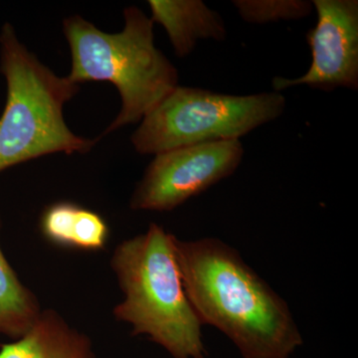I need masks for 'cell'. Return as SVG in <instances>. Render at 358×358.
I'll use <instances>...</instances> for the list:
<instances>
[{"label": "cell", "instance_id": "obj_1", "mask_svg": "<svg viewBox=\"0 0 358 358\" xmlns=\"http://www.w3.org/2000/svg\"><path fill=\"white\" fill-rule=\"evenodd\" d=\"M174 251L188 300L202 324L216 327L243 358H289L303 345L286 301L236 250L217 238L182 241Z\"/></svg>", "mask_w": 358, "mask_h": 358}, {"label": "cell", "instance_id": "obj_2", "mask_svg": "<svg viewBox=\"0 0 358 358\" xmlns=\"http://www.w3.org/2000/svg\"><path fill=\"white\" fill-rule=\"evenodd\" d=\"M174 238L152 223L117 245L110 266L124 299L113 313L133 336H147L173 358H205L203 324L186 294Z\"/></svg>", "mask_w": 358, "mask_h": 358}, {"label": "cell", "instance_id": "obj_3", "mask_svg": "<svg viewBox=\"0 0 358 358\" xmlns=\"http://www.w3.org/2000/svg\"><path fill=\"white\" fill-rule=\"evenodd\" d=\"M124 16V29L114 34L78 15L63 22L72 55L68 77L78 85L110 82L121 95V110L105 134L141 121L179 85L178 70L155 47L152 20L136 6Z\"/></svg>", "mask_w": 358, "mask_h": 358}, {"label": "cell", "instance_id": "obj_4", "mask_svg": "<svg viewBox=\"0 0 358 358\" xmlns=\"http://www.w3.org/2000/svg\"><path fill=\"white\" fill-rule=\"evenodd\" d=\"M0 64L7 84L0 117V173L44 155L86 154L94 147L96 141L76 136L63 115L79 85L42 64L9 23L0 34Z\"/></svg>", "mask_w": 358, "mask_h": 358}, {"label": "cell", "instance_id": "obj_5", "mask_svg": "<svg viewBox=\"0 0 358 358\" xmlns=\"http://www.w3.org/2000/svg\"><path fill=\"white\" fill-rule=\"evenodd\" d=\"M286 109L280 92L235 96L178 86L143 120L131 136L136 152L159 155L176 148L240 140L275 121Z\"/></svg>", "mask_w": 358, "mask_h": 358}, {"label": "cell", "instance_id": "obj_6", "mask_svg": "<svg viewBox=\"0 0 358 358\" xmlns=\"http://www.w3.org/2000/svg\"><path fill=\"white\" fill-rule=\"evenodd\" d=\"M240 140L216 141L155 155L131 196L134 210L173 211L236 171Z\"/></svg>", "mask_w": 358, "mask_h": 358}, {"label": "cell", "instance_id": "obj_7", "mask_svg": "<svg viewBox=\"0 0 358 358\" xmlns=\"http://www.w3.org/2000/svg\"><path fill=\"white\" fill-rule=\"evenodd\" d=\"M317 24L306 39L312 51V64L305 75L294 79L274 77L275 92L307 85L333 91L343 87L358 89V1L315 0Z\"/></svg>", "mask_w": 358, "mask_h": 358}, {"label": "cell", "instance_id": "obj_8", "mask_svg": "<svg viewBox=\"0 0 358 358\" xmlns=\"http://www.w3.org/2000/svg\"><path fill=\"white\" fill-rule=\"evenodd\" d=\"M0 358H98L89 336L54 310H43L31 329L0 345Z\"/></svg>", "mask_w": 358, "mask_h": 358}, {"label": "cell", "instance_id": "obj_9", "mask_svg": "<svg viewBox=\"0 0 358 358\" xmlns=\"http://www.w3.org/2000/svg\"><path fill=\"white\" fill-rule=\"evenodd\" d=\"M152 22L164 26L178 57L189 55L200 40L223 41L225 24L220 14L200 0H150Z\"/></svg>", "mask_w": 358, "mask_h": 358}, {"label": "cell", "instance_id": "obj_10", "mask_svg": "<svg viewBox=\"0 0 358 358\" xmlns=\"http://www.w3.org/2000/svg\"><path fill=\"white\" fill-rule=\"evenodd\" d=\"M40 231L51 244L88 252L105 249L110 238L109 225L100 214L68 201L45 209Z\"/></svg>", "mask_w": 358, "mask_h": 358}, {"label": "cell", "instance_id": "obj_11", "mask_svg": "<svg viewBox=\"0 0 358 358\" xmlns=\"http://www.w3.org/2000/svg\"><path fill=\"white\" fill-rule=\"evenodd\" d=\"M42 310L38 299L20 281L0 247V334L13 341L20 338Z\"/></svg>", "mask_w": 358, "mask_h": 358}, {"label": "cell", "instance_id": "obj_12", "mask_svg": "<svg viewBox=\"0 0 358 358\" xmlns=\"http://www.w3.org/2000/svg\"><path fill=\"white\" fill-rule=\"evenodd\" d=\"M242 20L253 24L300 20L313 11L312 1L303 0H235Z\"/></svg>", "mask_w": 358, "mask_h": 358}]
</instances>
